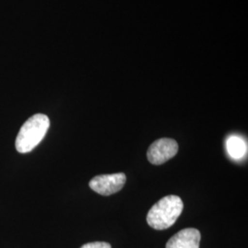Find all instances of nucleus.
Segmentation results:
<instances>
[{"label":"nucleus","mask_w":248,"mask_h":248,"mask_svg":"<svg viewBox=\"0 0 248 248\" xmlns=\"http://www.w3.org/2000/svg\"><path fill=\"white\" fill-rule=\"evenodd\" d=\"M125 182L126 175L124 173H116L93 177L89 182V186L100 195L109 196L120 191Z\"/></svg>","instance_id":"obj_4"},{"label":"nucleus","mask_w":248,"mask_h":248,"mask_svg":"<svg viewBox=\"0 0 248 248\" xmlns=\"http://www.w3.org/2000/svg\"><path fill=\"white\" fill-rule=\"evenodd\" d=\"M50 127L48 116L38 113L29 118L21 126L16 138V149L18 153L26 154L33 150L43 141Z\"/></svg>","instance_id":"obj_2"},{"label":"nucleus","mask_w":248,"mask_h":248,"mask_svg":"<svg viewBox=\"0 0 248 248\" xmlns=\"http://www.w3.org/2000/svg\"><path fill=\"white\" fill-rule=\"evenodd\" d=\"M81 248H111V246L106 242H92L84 245Z\"/></svg>","instance_id":"obj_7"},{"label":"nucleus","mask_w":248,"mask_h":248,"mask_svg":"<svg viewBox=\"0 0 248 248\" xmlns=\"http://www.w3.org/2000/svg\"><path fill=\"white\" fill-rule=\"evenodd\" d=\"M226 145L231 157H232L233 159L242 158L248 151L247 142L237 135L230 136L227 140Z\"/></svg>","instance_id":"obj_6"},{"label":"nucleus","mask_w":248,"mask_h":248,"mask_svg":"<svg viewBox=\"0 0 248 248\" xmlns=\"http://www.w3.org/2000/svg\"><path fill=\"white\" fill-rule=\"evenodd\" d=\"M184 204L178 196L164 197L155 204L147 214V223L155 230H166L177 222Z\"/></svg>","instance_id":"obj_1"},{"label":"nucleus","mask_w":248,"mask_h":248,"mask_svg":"<svg viewBox=\"0 0 248 248\" xmlns=\"http://www.w3.org/2000/svg\"><path fill=\"white\" fill-rule=\"evenodd\" d=\"M178 152V144L174 139L162 138L153 142L147 151V159L153 165H162L173 158Z\"/></svg>","instance_id":"obj_3"},{"label":"nucleus","mask_w":248,"mask_h":248,"mask_svg":"<svg viewBox=\"0 0 248 248\" xmlns=\"http://www.w3.org/2000/svg\"><path fill=\"white\" fill-rule=\"evenodd\" d=\"M201 232L195 228L179 231L167 243L166 248H200Z\"/></svg>","instance_id":"obj_5"}]
</instances>
